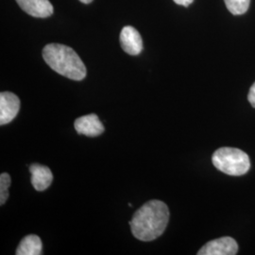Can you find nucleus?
Returning <instances> with one entry per match:
<instances>
[{
  "mask_svg": "<svg viewBox=\"0 0 255 255\" xmlns=\"http://www.w3.org/2000/svg\"><path fill=\"white\" fill-rule=\"evenodd\" d=\"M10 185V177L8 173L0 175V204L3 205L9 197V187Z\"/></svg>",
  "mask_w": 255,
  "mask_h": 255,
  "instance_id": "12",
  "label": "nucleus"
},
{
  "mask_svg": "<svg viewBox=\"0 0 255 255\" xmlns=\"http://www.w3.org/2000/svg\"><path fill=\"white\" fill-rule=\"evenodd\" d=\"M74 127L79 134H83L88 137L99 136L104 131V126L102 122L95 114L79 118L75 121Z\"/></svg>",
  "mask_w": 255,
  "mask_h": 255,
  "instance_id": "7",
  "label": "nucleus"
},
{
  "mask_svg": "<svg viewBox=\"0 0 255 255\" xmlns=\"http://www.w3.org/2000/svg\"><path fill=\"white\" fill-rule=\"evenodd\" d=\"M212 162L217 169L230 176H242L251 167L250 158L243 150L224 146L216 150L212 157Z\"/></svg>",
  "mask_w": 255,
  "mask_h": 255,
  "instance_id": "3",
  "label": "nucleus"
},
{
  "mask_svg": "<svg viewBox=\"0 0 255 255\" xmlns=\"http://www.w3.org/2000/svg\"><path fill=\"white\" fill-rule=\"evenodd\" d=\"M169 220V210L163 201H147L134 213L129 221L133 237L141 241H152L164 234Z\"/></svg>",
  "mask_w": 255,
  "mask_h": 255,
  "instance_id": "1",
  "label": "nucleus"
},
{
  "mask_svg": "<svg viewBox=\"0 0 255 255\" xmlns=\"http://www.w3.org/2000/svg\"><path fill=\"white\" fill-rule=\"evenodd\" d=\"M43 58L51 69L73 81H82L86 77V67L80 56L69 46L49 44L43 49Z\"/></svg>",
  "mask_w": 255,
  "mask_h": 255,
  "instance_id": "2",
  "label": "nucleus"
},
{
  "mask_svg": "<svg viewBox=\"0 0 255 255\" xmlns=\"http://www.w3.org/2000/svg\"><path fill=\"white\" fill-rule=\"evenodd\" d=\"M43 245L40 237L35 235H29L24 237L16 250L17 255H42Z\"/></svg>",
  "mask_w": 255,
  "mask_h": 255,
  "instance_id": "10",
  "label": "nucleus"
},
{
  "mask_svg": "<svg viewBox=\"0 0 255 255\" xmlns=\"http://www.w3.org/2000/svg\"><path fill=\"white\" fill-rule=\"evenodd\" d=\"M227 9L235 15H241L245 13L249 7L251 0H224Z\"/></svg>",
  "mask_w": 255,
  "mask_h": 255,
  "instance_id": "11",
  "label": "nucleus"
},
{
  "mask_svg": "<svg viewBox=\"0 0 255 255\" xmlns=\"http://www.w3.org/2000/svg\"><path fill=\"white\" fill-rule=\"evenodd\" d=\"M194 0H174L175 3H177L178 5L184 6V7H188Z\"/></svg>",
  "mask_w": 255,
  "mask_h": 255,
  "instance_id": "14",
  "label": "nucleus"
},
{
  "mask_svg": "<svg viewBox=\"0 0 255 255\" xmlns=\"http://www.w3.org/2000/svg\"><path fill=\"white\" fill-rule=\"evenodd\" d=\"M248 100L250 101V103L252 104V106L255 108V82L253 84V86L251 87V89H250Z\"/></svg>",
  "mask_w": 255,
  "mask_h": 255,
  "instance_id": "13",
  "label": "nucleus"
},
{
  "mask_svg": "<svg viewBox=\"0 0 255 255\" xmlns=\"http://www.w3.org/2000/svg\"><path fill=\"white\" fill-rule=\"evenodd\" d=\"M20 110V100L11 92L0 94V125L11 122L17 116Z\"/></svg>",
  "mask_w": 255,
  "mask_h": 255,
  "instance_id": "5",
  "label": "nucleus"
},
{
  "mask_svg": "<svg viewBox=\"0 0 255 255\" xmlns=\"http://www.w3.org/2000/svg\"><path fill=\"white\" fill-rule=\"evenodd\" d=\"M120 45L128 54L136 56L143 50V41L140 33L131 26L123 27L120 33Z\"/></svg>",
  "mask_w": 255,
  "mask_h": 255,
  "instance_id": "6",
  "label": "nucleus"
},
{
  "mask_svg": "<svg viewBox=\"0 0 255 255\" xmlns=\"http://www.w3.org/2000/svg\"><path fill=\"white\" fill-rule=\"evenodd\" d=\"M238 252L237 241L230 237H223L209 241L198 252L199 255H235Z\"/></svg>",
  "mask_w": 255,
  "mask_h": 255,
  "instance_id": "4",
  "label": "nucleus"
},
{
  "mask_svg": "<svg viewBox=\"0 0 255 255\" xmlns=\"http://www.w3.org/2000/svg\"><path fill=\"white\" fill-rule=\"evenodd\" d=\"M31 173V183L37 191H44L47 189L53 181L51 170L42 164H33L29 166Z\"/></svg>",
  "mask_w": 255,
  "mask_h": 255,
  "instance_id": "9",
  "label": "nucleus"
},
{
  "mask_svg": "<svg viewBox=\"0 0 255 255\" xmlns=\"http://www.w3.org/2000/svg\"><path fill=\"white\" fill-rule=\"evenodd\" d=\"M16 2L27 14L37 18H46L54 11L49 0H16Z\"/></svg>",
  "mask_w": 255,
  "mask_h": 255,
  "instance_id": "8",
  "label": "nucleus"
},
{
  "mask_svg": "<svg viewBox=\"0 0 255 255\" xmlns=\"http://www.w3.org/2000/svg\"><path fill=\"white\" fill-rule=\"evenodd\" d=\"M80 1L82 2V3H84V4H89V3H91L93 0H80Z\"/></svg>",
  "mask_w": 255,
  "mask_h": 255,
  "instance_id": "15",
  "label": "nucleus"
}]
</instances>
